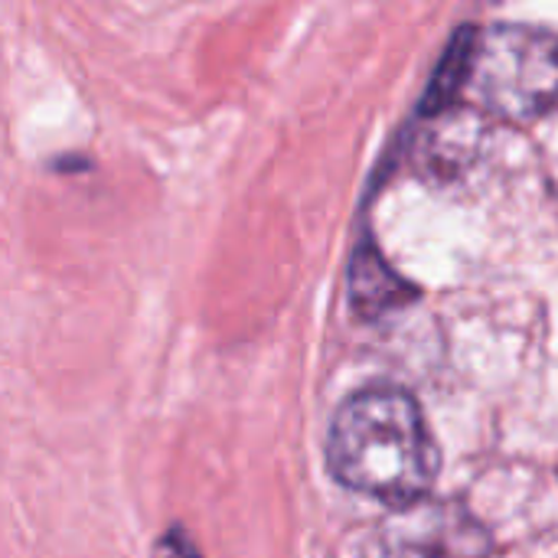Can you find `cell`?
<instances>
[{"label":"cell","mask_w":558,"mask_h":558,"mask_svg":"<svg viewBox=\"0 0 558 558\" xmlns=\"http://www.w3.org/2000/svg\"><path fill=\"white\" fill-rule=\"evenodd\" d=\"M350 294L353 304L363 317H376L389 307L405 304L415 291L409 281H402L376 248H363L353 262V278H350Z\"/></svg>","instance_id":"cell-4"},{"label":"cell","mask_w":558,"mask_h":558,"mask_svg":"<svg viewBox=\"0 0 558 558\" xmlns=\"http://www.w3.org/2000/svg\"><path fill=\"white\" fill-rule=\"evenodd\" d=\"M327 458L340 484L396 510L422 504L438 474V451L425 415L399 389L350 396L330 425Z\"/></svg>","instance_id":"cell-1"},{"label":"cell","mask_w":558,"mask_h":558,"mask_svg":"<svg viewBox=\"0 0 558 558\" xmlns=\"http://www.w3.org/2000/svg\"><path fill=\"white\" fill-rule=\"evenodd\" d=\"M464 92L500 121H533L558 101V33L497 23L471 36Z\"/></svg>","instance_id":"cell-2"},{"label":"cell","mask_w":558,"mask_h":558,"mask_svg":"<svg viewBox=\"0 0 558 558\" xmlns=\"http://www.w3.org/2000/svg\"><path fill=\"white\" fill-rule=\"evenodd\" d=\"M379 558H487V536L458 507L422 500L389 520Z\"/></svg>","instance_id":"cell-3"}]
</instances>
